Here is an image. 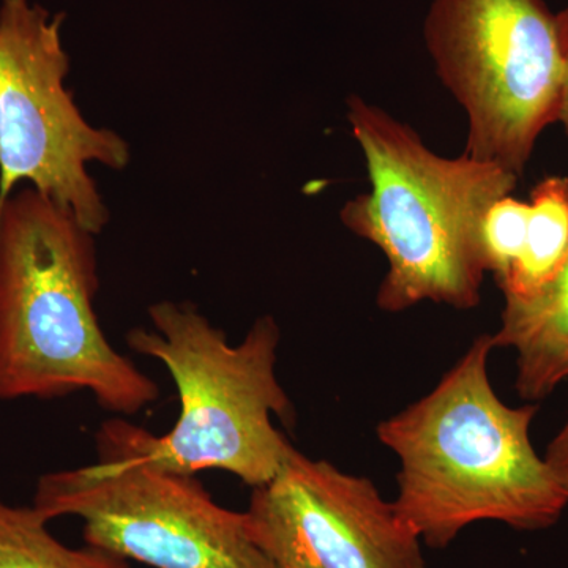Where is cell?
Returning <instances> with one entry per match:
<instances>
[{
    "instance_id": "1",
    "label": "cell",
    "mask_w": 568,
    "mask_h": 568,
    "mask_svg": "<svg viewBox=\"0 0 568 568\" xmlns=\"http://www.w3.org/2000/svg\"><path fill=\"white\" fill-rule=\"evenodd\" d=\"M493 349L491 335L477 336L429 394L376 428L399 462L396 510L432 548L480 521L545 530L568 506L530 440L537 403L508 406L491 386Z\"/></svg>"
},
{
    "instance_id": "2",
    "label": "cell",
    "mask_w": 568,
    "mask_h": 568,
    "mask_svg": "<svg viewBox=\"0 0 568 568\" xmlns=\"http://www.w3.org/2000/svg\"><path fill=\"white\" fill-rule=\"evenodd\" d=\"M95 234L31 185L0 207V403L91 394L119 417L159 386L115 351L93 308Z\"/></svg>"
},
{
    "instance_id": "3",
    "label": "cell",
    "mask_w": 568,
    "mask_h": 568,
    "mask_svg": "<svg viewBox=\"0 0 568 568\" xmlns=\"http://www.w3.org/2000/svg\"><path fill=\"white\" fill-rule=\"evenodd\" d=\"M346 106L372 189L347 201L339 220L386 256L377 306L387 313L424 302L476 308L488 274L484 220L514 192L518 175L465 152L437 155L413 126L362 97L351 95Z\"/></svg>"
},
{
    "instance_id": "4",
    "label": "cell",
    "mask_w": 568,
    "mask_h": 568,
    "mask_svg": "<svg viewBox=\"0 0 568 568\" xmlns=\"http://www.w3.org/2000/svg\"><path fill=\"white\" fill-rule=\"evenodd\" d=\"M149 316L153 328H133L126 343L168 369L181 402L166 435H145L149 457L192 476L219 469L252 488L267 484L294 448L274 424V417L286 425L295 417L276 376L282 332L274 317H257L231 345L189 302H156Z\"/></svg>"
},
{
    "instance_id": "5",
    "label": "cell",
    "mask_w": 568,
    "mask_h": 568,
    "mask_svg": "<svg viewBox=\"0 0 568 568\" xmlns=\"http://www.w3.org/2000/svg\"><path fill=\"white\" fill-rule=\"evenodd\" d=\"M148 429L114 417L95 435L97 462L44 474L32 506L77 517L85 545L152 568H276L245 511L215 503L192 474L149 457Z\"/></svg>"
},
{
    "instance_id": "6",
    "label": "cell",
    "mask_w": 568,
    "mask_h": 568,
    "mask_svg": "<svg viewBox=\"0 0 568 568\" xmlns=\"http://www.w3.org/2000/svg\"><path fill=\"white\" fill-rule=\"evenodd\" d=\"M424 39L467 118L465 153L521 178L558 122L562 63L545 0H433Z\"/></svg>"
},
{
    "instance_id": "7",
    "label": "cell",
    "mask_w": 568,
    "mask_h": 568,
    "mask_svg": "<svg viewBox=\"0 0 568 568\" xmlns=\"http://www.w3.org/2000/svg\"><path fill=\"white\" fill-rule=\"evenodd\" d=\"M65 14L0 0V207L26 182L99 235L110 212L88 164L123 170L130 148L85 121L67 89Z\"/></svg>"
},
{
    "instance_id": "8",
    "label": "cell",
    "mask_w": 568,
    "mask_h": 568,
    "mask_svg": "<svg viewBox=\"0 0 568 568\" xmlns=\"http://www.w3.org/2000/svg\"><path fill=\"white\" fill-rule=\"evenodd\" d=\"M245 515L276 568H425L424 541L369 478L295 447Z\"/></svg>"
},
{
    "instance_id": "9",
    "label": "cell",
    "mask_w": 568,
    "mask_h": 568,
    "mask_svg": "<svg viewBox=\"0 0 568 568\" xmlns=\"http://www.w3.org/2000/svg\"><path fill=\"white\" fill-rule=\"evenodd\" d=\"M495 347L517 354L515 388L537 403L568 381V257L548 286L526 301H504Z\"/></svg>"
},
{
    "instance_id": "10",
    "label": "cell",
    "mask_w": 568,
    "mask_h": 568,
    "mask_svg": "<svg viewBox=\"0 0 568 568\" xmlns=\"http://www.w3.org/2000/svg\"><path fill=\"white\" fill-rule=\"evenodd\" d=\"M568 257V178L549 175L530 193L528 233L517 264L499 284L504 301H526L555 280Z\"/></svg>"
},
{
    "instance_id": "11",
    "label": "cell",
    "mask_w": 568,
    "mask_h": 568,
    "mask_svg": "<svg viewBox=\"0 0 568 568\" xmlns=\"http://www.w3.org/2000/svg\"><path fill=\"white\" fill-rule=\"evenodd\" d=\"M48 523L33 506L0 499V568H132L129 560L91 545L67 547Z\"/></svg>"
},
{
    "instance_id": "12",
    "label": "cell",
    "mask_w": 568,
    "mask_h": 568,
    "mask_svg": "<svg viewBox=\"0 0 568 568\" xmlns=\"http://www.w3.org/2000/svg\"><path fill=\"white\" fill-rule=\"evenodd\" d=\"M528 220L529 203L515 200L510 194L493 204L485 216L481 227L485 265L497 284L503 283L517 264L525 246Z\"/></svg>"
},
{
    "instance_id": "13",
    "label": "cell",
    "mask_w": 568,
    "mask_h": 568,
    "mask_svg": "<svg viewBox=\"0 0 568 568\" xmlns=\"http://www.w3.org/2000/svg\"><path fill=\"white\" fill-rule=\"evenodd\" d=\"M556 33H558L560 63H562V89H560L558 122L566 130L568 138V7L556 13Z\"/></svg>"
},
{
    "instance_id": "14",
    "label": "cell",
    "mask_w": 568,
    "mask_h": 568,
    "mask_svg": "<svg viewBox=\"0 0 568 568\" xmlns=\"http://www.w3.org/2000/svg\"><path fill=\"white\" fill-rule=\"evenodd\" d=\"M544 457L568 495V417L558 435L549 443Z\"/></svg>"
}]
</instances>
